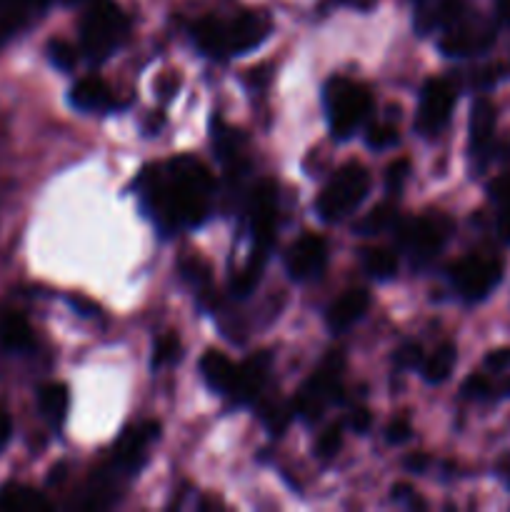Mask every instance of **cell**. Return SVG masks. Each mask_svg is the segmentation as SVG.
Wrapping results in <instances>:
<instances>
[{
	"label": "cell",
	"mask_w": 510,
	"mask_h": 512,
	"mask_svg": "<svg viewBox=\"0 0 510 512\" xmlns=\"http://www.w3.org/2000/svg\"><path fill=\"white\" fill-rule=\"evenodd\" d=\"M140 208L163 235L198 228L213 213L215 180L195 155H178L163 165H148L135 180Z\"/></svg>",
	"instance_id": "obj_1"
},
{
	"label": "cell",
	"mask_w": 510,
	"mask_h": 512,
	"mask_svg": "<svg viewBox=\"0 0 510 512\" xmlns=\"http://www.w3.org/2000/svg\"><path fill=\"white\" fill-rule=\"evenodd\" d=\"M273 23L263 10H243L233 18L205 15L193 25V40L200 53L210 58H233L260 48L268 40Z\"/></svg>",
	"instance_id": "obj_2"
},
{
	"label": "cell",
	"mask_w": 510,
	"mask_h": 512,
	"mask_svg": "<svg viewBox=\"0 0 510 512\" xmlns=\"http://www.w3.org/2000/svg\"><path fill=\"white\" fill-rule=\"evenodd\" d=\"M323 105L325 115H328L330 135L335 140H348L370 118L373 95H370L368 85L338 75V78H330L325 83Z\"/></svg>",
	"instance_id": "obj_3"
},
{
	"label": "cell",
	"mask_w": 510,
	"mask_h": 512,
	"mask_svg": "<svg viewBox=\"0 0 510 512\" xmlns=\"http://www.w3.org/2000/svg\"><path fill=\"white\" fill-rule=\"evenodd\" d=\"M130 20L110 0H93L80 20V50L93 63L108 60L128 40Z\"/></svg>",
	"instance_id": "obj_4"
},
{
	"label": "cell",
	"mask_w": 510,
	"mask_h": 512,
	"mask_svg": "<svg viewBox=\"0 0 510 512\" xmlns=\"http://www.w3.org/2000/svg\"><path fill=\"white\" fill-rule=\"evenodd\" d=\"M370 193V173L360 163H345L338 173L330 178L323 193L315 200V213L325 223H338L358 210V205Z\"/></svg>",
	"instance_id": "obj_5"
},
{
	"label": "cell",
	"mask_w": 510,
	"mask_h": 512,
	"mask_svg": "<svg viewBox=\"0 0 510 512\" xmlns=\"http://www.w3.org/2000/svg\"><path fill=\"white\" fill-rule=\"evenodd\" d=\"M395 235H398V248L408 255L410 263L423 268L445 248L453 235V220L445 213L430 210L420 218L400 220L395 225Z\"/></svg>",
	"instance_id": "obj_6"
},
{
	"label": "cell",
	"mask_w": 510,
	"mask_h": 512,
	"mask_svg": "<svg viewBox=\"0 0 510 512\" xmlns=\"http://www.w3.org/2000/svg\"><path fill=\"white\" fill-rule=\"evenodd\" d=\"M340 393H343V355L333 353L313 370L290 405L300 420L315 423L323 418L328 405L338 403Z\"/></svg>",
	"instance_id": "obj_7"
},
{
	"label": "cell",
	"mask_w": 510,
	"mask_h": 512,
	"mask_svg": "<svg viewBox=\"0 0 510 512\" xmlns=\"http://www.w3.org/2000/svg\"><path fill=\"white\" fill-rule=\"evenodd\" d=\"M448 278L458 295L468 303H480L488 298L503 280V263L495 255L470 253L455 260L448 268Z\"/></svg>",
	"instance_id": "obj_8"
},
{
	"label": "cell",
	"mask_w": 510,
	"mask_h": 512,
	"mask_svg": "<svg viewBox=\"0 0 510 512\" xmlns=\"http://www.w3.org/2000/svg\"><path fill=\"white\" fill-rule=\"evenodd\" d=\"M245 223H248L250 240H253L250 255L268 258L275 243V230H278V185L273 180L265 178L253 185L248 203H245Z\"/></svg>",
	"instance_id": "obj_9"
},
{
	"label": "cell",
	"mask_w": 510,
	"mask_h": 512,
	"mask_svg": "<svg viewBox=\"0 0 510 512\" xmlns=\"http://www.w3.org/2000/svg\"><path fill=\"white\" fill-rule=\"evenodd\" d=\"M458 88L450 78H428L420 88L418 110H415V130L423 138H435L450 123Z\"/></svg>",
	"instance_id": "obj_10"
},
{
	"label": "cell",
	"mask_w": 510,
	"mask_h": 512,
	"mask_svg": "<svg viewBox=\"0 0 510 512\" xmlns=\"http://www.w3.org/2000/svg\"><path fill=\"white\" fill-rule=\"evenodd\" d=\"M495 43V25L485 18H463L445 28V35L440 38V53L448 58H465V55L485 53Z\"/></svg>",
	"instance_id": "obj_11"
},
{
	"label": "cell",
	"mask_w": 510,
	"mask_h": 512,
	"mask_svg": "<svg viewBox=\"0 0 510 512\" xmlns=\"http://www.w3.org/2000/svg\"><path fill=\"white\" fill-rule=\"evenodd\" d=\"M328 263V243L320 235L305 233L285 253V270L295 283L315 280Z\"/></svg>",
	"instance_id": "obj_12"
},
{
	"label": "cell",
	"mask_w": 510,
	"mask_h": 512,
	"mask_svg": "<svg viewBox=\"0 0 510 512\" xmlns=\"http://www.w3.org/2000/svg\"><path fill=\"white\" fill-rule=\"evenodd\" d=\"M160 425L158 423H140L135 428H128L118 438L113 448V463L115 468L123 473H138L143 468L145 458H148V448L158 440Z\"/></svg>",
	"instance_id": "obj_13"
},
{
	"label": "cell",
	"mask_w": 510,
	"mask_h": 512,
	"mask_svg": "<svg viewBox=\"0 0 510 512\" xmlns=\"http://www.w3.org/2000/svg\"><path fill=\"white\" fill-rule=\"evenodd\" d=\"M270 373V355L260 353L255 358H248L245 363H238V370H235L233 388L225 398H230V403L235 405H250L255 403L260 393H263V385L268 380Z\"/></svg>",
	"instance_id": "obj_14"
},
{
	"label": "cell",
	"mask_w": 510,
	"mask_h": 512,
	"mask_svg": "<svg viewBox=\"0 0 510 512\" xmlns=\"http://www.w3.org/2000/svg\"><path fill=\"white\" fill-rule=\"evenodd\" d=\"M495 120H498V113H495V105L490 103L488 98H480L473 103V110H470V158L478 163V168H483L488 163L490 148H493L495 138Z\"/></svg>",
	"instance_id": "obj_15"
},
{
	"label": "cell",
	"mask_w": 510,
	"mask_h": 512,
	"mask_svg": "<svg viewBox=\"0 0 510 512\" xmlns=\"http://www.w3.org/2000/svg\"><path fill=\"white\" fill-rule=\"evenodd\" d=\"M368 308H370L368 290L350 288L328 305V310H325V325H328L330 333L340 335L345 333V330L353 328L355 323H360V320L365 318V313H368Z\"/></svg>",
	"instance_id": "obj_16"
},
{
	"label": "cell",
	"mask_w": 510,
	"mask_h": 512,
	"mask_svg": "<svg viewBox=\"0 0 510 512\" xmlns=\"http://www.w3.org/2000/svg\"><path fill=\"white\" fill-rule=\"evenodd\" d=\"M68 100L80 113H110V110L118 108V98L108 88V83L103 78H98V75H85V78H80L70 88Z\"/></svg>",
	"instance_id": "obj_17"
},
{
	"label": "cell",
	"mask_w": 510,
	"mask_h": 512,
	"mask_svg": "<svg viewBox=\"0 0 510 512\" xmlns=\"http://www.w3.org/2000/svg\"><path fill=\"white\" fill-rule=\"evenodd\" d=\"M48 0H0V45L18 35L35 15L43 13Z\"/></svg>",
	"instance_id": "obj_18"
},
{
	"label": "cell",
	"mask_w": 510,
	"mask_h": 512,
	"mask_svg": "<svg viewBox=\"0 0 510 512\" xmlns=\"http://www.w3.org/2000/svg\"><path fill=\"white\" fill-rule=\"evenodd\" d=\"M235 370H238V363H233V360L225 353H220V350H205L203 358H200V375H203L205 385L218 395L230 393L235 380Z\"/></svg>",
	"instance_id": "obj_19"
},
{
	"label": "cell",
	"mask_w": 510,
	"mask_h": 512,
	"mask_svg": "<svg viewBox=\"0 0 510 512\" xmlns=\"http://www.w3.org/2000/svg\"><path fill=\"white\" fill-rule=\"evenodd\" d=\"M35 345L33 328L20 313H0V348L8 353H25Z\"/></svg>",
	"instance_id": "obj_20"
},
{
	"label": "cell",
	"mask_w": 510,
	"mask_h": 512,
	"mask_svg": "<svg viewBox=\"0 0 510 512\" xmlns=\"http://www.w3.org/2000/svg\"><path fill=\"white\" fill-rule=\"evenodd\" d=\"M68 405H70L68 385L48 383L38 390L40 413H43V418L48 420L50 425H55V428H60L63 420L68 418Z\"/></svg>",
	"instance_id": "obj_21"
},
{
	"label": "cell",
	"mask_w": 510,
	"mask_h": 512,
	"mask_svg": "<svg viewBox=\"0 0 510 512\" xmlns=\"http://www.w3.org/2000/svg\"><path fill=\"white\" fill-rule=\"evenodd\" d=\"M483 375L493 390V400L510 395V348H500L485 355Z\"/></svg>",
	"instance_id": "obj_22"
},
{
	"label": "cell",
	"mask_w": 510,
	"mask_h": 512,
	"mask_svg": "<svg viewBox=\"0 0 510 512\" xmlns=\"http://www.w3.org/2000/svg\"><path fill=\"white\" fill-rule=\"evenodd\" d=\"M455 363H458V350H455L453 343H443L435 348V353H430L428 358L423 360V378L428 380L430 385L445 383V380L453 375Z\"/></svg>",
	"instance_id": "obj_23"
},
{
	"label": "cell",
	"mask_w": 510,
	"mask_h": 512,
	"mask_svg": "<svg viewBox=\"0 0 510 512\" xmlns=\"http://www.w3.org/2000/svg\"><path fill=\"white\" fill-rule=\"evenodd\" d=\"M50 503L40 493L25 485H5L0 490V510L10 512H35V510H48Z\"/></svg>",
	"instance_id": "obj_24"
},
{
	"label": "cell",
	"mask_w": 510,
	"mask_h": 512,
	"mask_svg": "<svg viewBox=\"0 0 510 512\" xmlns=\"http://www.w3.org/2000/svg\"><path fill=\"white\" fill-rule=\"evenodd\" d=\"M363 270L378 283H388L398 275V253L390 248H365Z\"/></svg>",
	"instance_id": "obj_25"
},
{
	"label": "cell",
	"mask_w": 510,
	"mask_h": 512,
	"mask_svg": "<svg viewBox=\"0 0 510 512\" xmlns=\"http://www.w3.org/2000/svg\"><path fill=\"white\" fill-rule=\"evenodd\" d=\"M490 203L498 210V235L510 243V173L498 175L488 185Z\"/></svg>",
	"instance_id": "obj_26"
},
{
	"label": "cell",
	"mask_w": 510,
	"mask_h": 512,
	"mask_svg": "<svg viewBox=\"0 0 510 512\" xmlns=\"http://www.w3.org/2000/svg\"><path fill=\"white\" fill-rule=\"evenodd\" d=\"M398 223H400L398 208H395L393 203H380L375 205L368 215H363V218L353 225V230L358 235H380L385 233V230H395V225Z\"/></svg>",
	"instance_id": "obj_27"
},
{
	"label": "cell",
	"mask_w": 510,
	"mask_h": 512,
	"mask_svg": "<svg viewBox=\"0 0 510 512\" xmlns=\"http://www.w3.org/2000/svg\"><path fill=\"white\" fill-rule=\"evenodd\" d=\"M265 258H258V255H250V260L245 263V268H240L238 273L230 278V295L238 300L248 298L250 293H255L260 278H263Z\"/></svg>",
	"instance_id": "obj_28"
},
{
	"label": "cell",
	"mask_w": 510,
	"mask_h": 512,
	"mask_svg": "<svg viewBox=\"0 0 510 512\" xmlns=\"http://www.w3.org/2000/svg\"><path fill=\"white\" fill-rule=\"evenodd\" d=\"M293 415H295L293 405L275 403V400H270V403H265L263 408H260V420H263L265 428H268L273 435L283 433V430L288 428V423Z\"/></svg>",
	"instance_id": "obj_29"
},
{
	"label": "cell",
	"mask_w": 510,
	"mask_h": 512,
	"mask_svg": "<svg viewBox=\"0 0 510 512\" xmlns=\"http://www.w3.org/2000/svg\"><path fill=\"white\" fill-rule=\"evenodd\" d=\"M45 55H48V60L58 70H73L75 63H78V50H75V45H70L68 40H60V38L48 40V45H45Z\"/></svg>",
	"instance_id": "obj_30"
},
{
	"label": "cell",
	"mask_w": 510,
	"mask_h": 512,
	"mask_svg": "<svg viewBox=\"0 0 510 512\" xmlns=\"http://www.w3.org/2000/svg\"><path fill=\"white\" fill-rule=\"evenodd\" d=\"M365 143L373 150H388L393 145L400 143V130L393 123H375L370 125L368 133H365Z\"/></svg>",
	"instance_id": "obj_31"
},
{
	"label": "cell",
	"mask_w": 510,
	"mask_h": 512,
	"mask_svg": "<svg viewBox=\"0 0 510 512\" xmlns=\"http://www.w3.org/2000/svg\"><path fill=\"white\" fill-rule=\"evenodd\" d=\"M343 448V425H328L315 440V455L320 460H333Z\"/></svg>",
	"instance_id": "obj_32"
},
{
	"label": "cell",
	"mask_w": 510,
	"mask_h": 512,
	"mask_svg": "<svg viewBox=\"0 0 510 512\" xmlns=\"http://www.w3.org/2000/svg\"><path fill=\"white\" fill-rule=\"evenodd\" d=\"M180 358V338L175 333L163 335V338L155 340L153 348V368H165V365H173Z\"/></svg>",
	"instance_id": "obj_33"
},
{
	"label": "cell",
	"mask_w": 510,
	"mask_h": 512,
	"mask_svg": "<svg viewBox=\"0 0 510 512\" xmlns=\"http://www.w3.org/2000/svg\"><path fill=\"white\" fill-rule=\"evenodd\" d=\"M178 270H180V278L188 280V283L195 285V288H203V285L208 283V265H205V260H200L198 255H195V258L180 260Z\"/></svg>",
	"instance_id": "obj_34"
},
{
	"label": "cell",
	"mask_w": 510,
	"mask_h": 512,
	"mask_svg": "<svg viewBox=\"0 0 510 512\" xmlns=\"http://www.w3.org/2000/svg\"><path fill=\"white\" fill-rule=\"evenodd\" d=\"M410 178V160L400 158L395 163L388 165V173H385V185H388V193L398 195L403 190L405 180Z\"/></svg>",
	"instance_id": "obj_35"
},
{
	"label": "cell",
	"mask_w": 510,
	"mask_h": 512,
	"mask_svg": "<svg viewBox=\"0 0 510 512\" xmlns=\"http://www.w3.org/2000/svg\"><path fill=\"white\" fill-rule=\"evenodd\" d=\"M410 438H413V428H410V423L405 418L393 420V423L385 428V440H388L390 445H403L408 443Z\"/></svg>",
	"instance_id": "obj_36"
},
{
	"label": "cell",
	"mask_w": 510,
	"mask_h": 512,
	"mask_svg": "<svg viewBox=\"0 0 510 512\" xmlns=\"http://www.w3.org/2000/svg\"><path fill=\"white\" fill-rule=\"evenodd\" d=\"M420 353H423V350H420L418 343H408L395 353V363H398V368H415V365L423 360Z\"/></svg>",
	"instance_id": "obj_37"
},
{
	"label": "cell",
	"mask_w": 510,
	"mask_h": 512,
	"mask_svg": "<svg viewBox=\"0 0 510 512\" xmlns=\"http://www.w3.org/2000/svg\"><path fill=\"white\" fill-rule=\"evenodd\" d=\"M393 500H405L408 505H420V508H423V500H420L418 495H415V490L405 483L393 485Z\"/></svg>",
	"instance_id": "obj_38"
},
{
	"label": "cell",
	"mask_w": 510,
	"mask_h": 512,
	"mask_svg": "<svg viewBox=\"0 0 510 512\" xmlns=\"http://www.w3.org/2000/svg\"><path fill=\"white\" fill-rule=\"evenodd\" d=\"M68 303L73 305L75 313L83 315V318H90V315H98V305H95L93 300H88V298H78V295H75V298H70Z\"/></svg>",
	"instance_id": "obj_39"
},
{
	"label": "cell",
	"mask_w": 510,
	"mask_h": 512,
	"mask_svg": "<svg viewBox=\"0 0 510 512\" xmlns=\"http://www.w3.org/2000/svg\"><path fill=\"white\" fill-rule=\"evenodd\" d=\"M10 435H13V420H10L8 410L0 405V450L10 443Z\"/></svg>",
	"instance_id": "obj_40"
},
{
	"label": "cell",
	"mask_w": 510,
	"mask_h": 512,
	"mask_svg": "<svg viewBox=\"0 0 510 512\" xmlns=\"http://www.w3.org/2000/svg\"><path fill=\"white\" fill-rule=\"evenodd\" d=\"M350 428H353L355 433H365V430L370 428V413H368V410H363V408L353 410V415H350Z\"/></svg>",
	"instance_id": "obj_41"
},
{
	"label": "cell",
	"mask_w": 510,
	"mask_h": 512,
	"mask_svg": "<svg viewBox=\"0 0 510 512\" xmlns=\"http://www.w3.org/2000/svg\"><path fill=\"white\" fill-rule=\"evenodd\" d=\"M425 465H428V460H425V455H418V458H408V460H405V468L415 470V473H423Z\"/></svg>",
	"instance_id": "obj_42"
},
{
	"label": "cell",
	"mask_w": 510,
	"mask_h": 512,
	"mask_svg": "<svg viewBox=\"0 0 510 512\" xmlns=\"http://www.w3.org/2000/svg\"><path fill=\"white\" fill-rule=\"evenodd\" d=\"M498 18L510 25V0H498Z\"/></svg>",
	"instance_id": "obj_43"
},
{
	"label": "cell",
	"mask_w": 510,
	"mask_h": 512,
	"mask_svg": "<svg viewBox=\"0 0 510 512\" xmlns=\"http://www.w3.org/2000/svg\"><path fill=\"white\" fill-rule=\"evenodd\" d=\"M60 3H65V5H75V3H85V0H60Z\"/></svg>",
	"instance_id": "obj_44"
}]
</instances>
